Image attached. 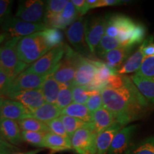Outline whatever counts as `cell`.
<instances>
[{
    "mask_svg": "<svg viewBox=\"0 0 154 154\" xmlns=\"http://www.w3.org/2000/svg\"><path fill=\"white\" fill-rule=\"evenodd\" d=\"M64 54L65 44L54 48L31 64L25 71L41 76H47L48 74L54 72L57 65L62 60Z\"/></svg>",
    "mask_w": 154,
    "mask_h": 154,
    "instance_id": "8992f818",
    "label": "cell"
},
{
    "mask_svg": "<svg viewBox=\"0 0 154 154\" xmlns=\"http://www.w3.org/2000/svg\"><path fill=\"white\" fill-rule=\"evenodd\" d=\"M47 134V133L44 132L22 131V137L23 141L30 145L35 147L43 148L44 140Z\"/></svg>",
    "mask_w": 154,
    "mask_h": 154,
    "instance_id": "836d02e7",
    "label": "cell"
},
{
    "mask_svg": "<svg viewBox=\"0 0 154 154\" xmlns=\"http://www.w3.org/2000/svg\"><path fill=\"white\" fill-rule=\"evenodd\" d=\"M42 151V149H35L32 150V151H29L28 152H25V153H14L13 154H37Z\"/></svg>",
    "mask_w": 154,
    "mask_h": 154,
    "instance_id": "bcb514c9",
    "label": "cell"
},
{
    "mask_svg": "<svg viewBox=\"0 0 154 154\" xmlns=\"http://www.w3.org/2000/svg\"><path fill=\"white\" fill-rule=\"evenodd\" d=\"M8 38V35H7L6 33H5V32H4V33L0 34V44L3 43V42L5 41L6 38Z\"/></svg>",
    "mask_w": 154,
    "mask_h": 154,
    "instance_id": "7dc6e473",
    "label": "cell"
},
{
    "mask_svg": "<svg viewBox=\"0 0 154 154\" xmlns=\"http://www.w3.org/2000/svg\"><path fill=\"white\" fill-rule=\"evenodd\" d=\"M103 106L114 115L116 123L125 127L138 120L147 111L149 102L140 94L129 76L120 88L106 86L101 89Z\"/></svg>",
    "mask_w": 154,
    "mask_h": 154,
    "instance_id": "6da1fadb",
    "label": "cell"
},
{
    "mask_svg": "<svg viewBox=\"0 0 154 154\" xmlns=\"http://www.w3.org/2000/svg\"><path fill=\"white\" fill-rule=\"evenodd\" d=\"M106 19L103 17H94L87 20L86 27V39L91 52H96L100 42L105 35Z\"/></svg>",
    "mask_w": 154,
    "mask_h": 154,
    "instance_id": "7c38bea8",
    "label": "cell"
},
{
    "mask_svg": "<svg viewBox=\"0 0 154 154\" xmlns=\"http://www.w3.org/2000/svg\"><path fill=\"white\" fill-rule=\"evenodd\" d=\"M86 19L79 17L67 29L66 36L68 42L72 44L77 53L83 57L91 59L93 54L90 51L86 39Z\"/></svg>",
    "mask_w": 154,
    "mask_h": 154,
    "instance_id": "52a82bcc",
    "label": "cell"
},
{
    "mask_svg": "<svg viewBox=\"0 0 154 154\" xmlns=\"http://www.w3.org/2000/svg\"><path fill=\"white\" fill-rule=\"evenodd\" d=\"M59 118L62 121L69 138H71V136L76 131L80 129V128H84V127L88 126V125L91 124V123L84 122V121L80 120L79 119L74 118V117H71L66 115H61Z\"/></svg>",
    "mask_w": 154,
    "mask_h": 154,
    "instance_id": "1f68e13d",
    "label": "cell"
},
{
    "mask_svg": "<svg viewBox=\"0 0 154 154\" xmlns=\"http://www.w3.org/2000/svg\"><path fill=\"white\" fill-rule=\"evenodd\" d=\"M49 50L42 32L21 38L17 46L19 59L28 65L35 62Z\"/></svg>",
    "mask_w": 154,
    "mask_h": 154,
    "instance_id": "3957f363",
    "label": "cell"
},
{
    "mask_svg": "<svg viewBox=\"0 0 154 154\" xmlns=\"http://www.w3.org/2000/svg\"><path fill=\"white\" fill-rule=\"evenodd\" d=\"M72 86L73 84H60L56 105L61 110L72 103Z\"/></svg>",
    "mask_w": 154,
    "mask_h": 154,
    "instance_id": "4dcf8cb0",
    "label": "cell"
},
{
    "mask_svg": "<svg viewBox=\"0 0 154 154\" xmlns=\"http://www.w3.org/2000/svg\"><path fill=\"white\" fill-rule=\"evenodd\" d=\"M13 3L11 0H0V26L11 17Z\"/></svg>",
    "mask_w": 154,
    "mask_h": 154,
    "instance_id": "f35d334b",
    "label": "cell"
},
{
    "mask_svg": "<svg viewBox=\"0 0 154 154\" xmlns=\"http://www.w3.org/2000/svg\"><path fill=\"white\" fill-rule=\"evenodd\" d=\"M82 56L68 44H65L64 56L54 72H52L53 77L59 84L74 85L76 67Z\"/></svg>",
    "mask_w": 154,
    "mask_h": 154,
    "instance_id": "5b68a950",
    "label": "cell"
},
{
    "mask_svg": "<svg viewBox=\"0 0 154 154\" xmlns=\"http://www.w3.org/2000/svg\"><path fill=\"white\" fill-rule=\"evenodd\" d=\"M60 84H59L53 77L52 73L46 76L41 88L46 103L56 104Z\"/></svg>",
    "mask_w": 154,
    "mask_h": 154,
    "instance_id": "d4e9b609",
    "label": "cell"
},
{
    "mask_svg": "<svg viewBox=\"0 0 154 154\" xmlns=\"http://www.w3.org/2000/svg\"><path fill=\"white\" fill-rule=\"evenodd\" d=\"M59 17H60V20L61 24H62L63 29H66L67 27L69 28L73 23L76 22L80 17L72 2L69 1L66 7L62 12L59 14Z\"/></svg>",
    "mask_w": 154,
    "mask_h": 154,
    "instance_id": "f546056e",
    "label": "cell"
},
{
    "mask_svg": "<svg viewBox=\"0 0 154 154\" xmlns=\"http://www.w3.org/2000/svg\"><path fill=\"white\" fill-rule=\"evenodd\" d=\"M149 41V38H147L143 41L141 45L140 46L137 51L127 59L124 64L119 69H117L116 72L119 75H124L131 74V73L137 72L139 70L142 63L145 59V55L143 53V49Z\"/></svg>",
    "mask_w": 154,
    "mask_h": 154,
    "instance_id": "d6986e66",
    "label": "cell"
},
{
    "mask_svg": "<svg viewBox=\"0 0 154 154\" xmlns=\"http://www.w3.org/2000/svg\"><path fill=\"white\" fill-rule=\"evenodd\" d=\"M96 73V66L93 59L82 56L77 65L74 85L86 87L91 84Z\"/></svg>",
    "mask_w": 154,
    "mask_h": 154,
    "instance_id": "5bb4252c",
    "label": "cell"
},
{
    "mask_svg": "<svg viewBox=\"0 0 154 154\" xmlns=\"http://www.w3.org/2000/svg\"><path fill=\"white\" fill-rule=\"evenodd\" d=\"M86 106L88 108L90 112L92 113L96 112V111H98L101 108L103 107V99H102L101 92L98 91L95 94H94L93 95L90 96L89 99L86 102Z\"/></svg>",
    "mask_w": 154,
    "mask_h": 154,
    "instance_id": "74e56055",
    "label": "cell"
},
{
    "mask_svg": "<svg viewBox=\"0 0 154 154\" xmlns=\"http://www.w3.org/2000/svg\"><path fill=\"white\" fill-rule=\"evenodd\" d=\"M137 126L129 125L122 128L116 134L107 154H123L130 147L131 140Z\"/></svg>",
    "mask_w": 154,
    "mask_h": 154,
    "instance_id": "9a60e30c",
    "label": "cell"
},
{
    "mask_svg": "<svg viewBox=\"0 0 154 154\" xmlns=\"http://www.w3.org/2000/svg\"><path fill=\"white\" fill-rule=\"evenodd\" d=\"M4 101H5V98L0 96V121L2 119V108Z\"/></svg>",
    "mask_w": 154,
    "mask_h": 154,
    "instance_id": "c3c4849f",
    "label": "cell"
},
{
    "mask_svg": "<svg viewBox=\"0 0 154 154\" xmlns=\"http://www.w3.org/2000/svg\"><path fill=\"white\" fill-rule=\"evenodd\" d=\"M46 76H41L24 71L11 81L10 85L2 96L6 97L9 94L20 91L40 88Z\"/></svg>",
    "mask_w": 154,
    "mask_h": 154,
    "instance_id": "8fae6325",
    "label": "cell"
},
{
    "mask_svg": "<svg viewBox=\"0 0 154 154\" xmlns=\"http://www.w3.org/2000/svg\"><path fill=\"white\" fill-rule=\"evenodd\" d=\"M126 154H154V136L146 138L130 146Z\"/></svg>",
    "mask_w": 154,
    "mask_h": 154,
    "instance_id": "83f0119b",
    "label": "cell"
},
{
    "mask_svg": "<svg viewBox=\"0 0 154 154\" xmlns=\"http://www.w3.org/2000/svg\"><path fill=\"white\" fill-rule=\"evenodd\" d=\"M125 2V1H120V0H99L97 5H96L95 8L99 7H108V6H115L122 5Z\"/></svg>",
    "mask_w": 154,
    "mask_h": 154,
    "instance_id": "ee69618b",
    "label": "cell"
},
{
    "mask_svg": "<svg viewBox=\"0 0 154 154\" xmlns=\"http://www.w3.org/2000/svg\"><path fill=\"white\" fill-rule=\"evenodd\" d=\"M22 131H33L49 133L50 130L45 123L29 116L24 118L17 121Z\"/></svg>",
    "mask_w": 154,
    "mask_h": 154,
    "instance_id": "4316f807",
    "label": "cell"
},
{
    "mask_svg": "<svg viewBox=\"0 0 154 154\" xmlns=\"http://www.w3.org/2000/svg\"><path fill=\"white\" fill-rule=\"evenodd\" d=\"M61 115H66L84 121L86 123H91L92 113L84 104L72 103L66 108L63 109Z\"/></svg>",
    "mask_w": 154,
    "mask_h": 154,
    "instance_id": "484cf974",
    "label": "cell"
},
{
    "mask_svg": "<svg viewBox=\"0 0 154 154\" xmlns=\"http://www.w3.org/2000/svg\"><path fill=\"white\" fill-rule=\"evenodd\" d=\"M20 38H11L0 46V69L11 81L29 66L21 61L17 54V46Z\"/></svg>",
    "mask_w": 154,
    "mask_h": 154,
    "instance_id": "277c9868",
    "label": "cell"
},
{
    "mask_svg": "<svg viewBox=\"0 0 154 154\" xmlns=\"http://www.w3.org/2000/svg\"><path fill=\"white\" fill-rule=\"evenodd\" d=\"M143 53L146 57L154 56V43L153 42V37H149V41L143 49Z\"/></svg>",
    "mask_w": 154,
    "mask_h": 154,
    "instance_id": "f6af8a7d",
    "label": "cell"
},
{
    "mask_svg": "<svg viewBox=\"0 0 154 154\" xmlns=\"http://www.w3.org/2000/svg\"><path fill=\"white\" fill-rule=\"evenodd\" d=\"M96 136L91 123L88 126L80 128L70 138L72 150L76 154H95Z\"/></svg>",
    "mask_w": 154,
    "mask_h": 154,
    "instance_id": "30bf717a",
    "label": "cell"
},
{
    "mask_svg": "<svg viewBox=\"0 0 154 154\" xmlns=\"http://www.w3.org/2000/svg\"><path fill=\"white\" fill-rule=\"evenodd\" d=\"M0 138L14 146L22 143V131L17 121L2 119L0 121Z\"/></svg>",
    "mask_w": 154,
    "mask_h": 154,
    "instance_id": "2e32d148",
    "label": "cell"
},
{
    "mask_svg": "<svg viewBox=\"0 0 154 154\" xmlns=\"http://www.w3.org/2000/svg\"><path fill=\"white\" fill-rule=\"evenodd\" d=\"M17 150L15 146L0 138V154H12Z\"/></svg>",
    "mask_w": 154,
    "mask_h": 154,
    "instance_id": "b9f144b4",
    "label": "cell"
},
{
    "mask_svg": "<svg viewBox=\"0 0 154 154\" xmlns=\"http://www.w3.org/2000/svg\"><path fill=\"white\" fill-rule=\"evenodd\" d=\"M98 91H88L83 86H72V96L74 103L86 104L88 99L91 96Z\"/></svg>",
    "mask_w": 154,
    "mask_h": 154,
    "instance_id": "e575fe53",
    "label": "cell"
},
{
    "mask_svg": "<svg viewBox=\"0 0 154 154\" xmlns=\"http://www.w3.org/2000/svg\"><path fill=\"white\" fill-rule=\"evenodd\" d=\"M1 27L11 38L24 37L36 32H41L47 28L44 23H30L13 16L2 24Z\"/></svg>",
    "mask_w": 154,
    "mask_h": 154,
    "instance_id": "ba28073f",
    "label": "cell"
},
{
    "mask_svg": "<svg viewBox=\"0 0 154 154\" xmlns=\"http://www.w3.org/2000/svg\"><path fill=\"white\" fill-rule=\"evenodd\" d=\"M47 125L49 127L50 132H52L54 134L63 136V137L69 138L62 121H61L59 117L49 121V122L47 123Z\"/></svg>",
    "mask_w": 154,
    "mask_h": 154,
    "instance_id": "ab89813d",
    "label": "cell"
},
{
    "mask_svg": "<svg viewBox=\"0 0 154 154\" xmlns=\"http://www.w3.org/2000/svg\"><path fill=\"white\" fill-rule=\"evenodd\" d=\"M118 29L117 39L123 47H133L142 44L146 36V27L143 24L134 22L124 14H116L109 17Z\"/></svg>",
    "mask_w": 154,
    "mask_h": 154,
    "instance_id": "7a4b0ae2",
    "label": "cell"
},
{
    "mask_svg": "<svg viewBox=\"0 0 154 154\" xmlns=\"http://www.w3.org/2000/svg\"><path fill=\"white\" fill-rule=\"evenodd\" d=\"M130 78L146 99L154 104V79L146 78L136 74Z\"/></svg>",
    "mask_w": 154,
    "mask_h": 154,
    "instance_id": "cb8c5ba5",
    "label": "cell"
},
{
    "mask_svg": "<svg viewBox=\"0 0 154 154\" xmlns=\"http://www.w3.org/2000/svg\"><path fill=\"white\" fill-rule=\"evenodd\" d=\"M42 33L50 49L60 47L64 44H63V34L60 29L47 28L42 31Z\"/></svg>",
    "mask_w": 154,
    "mask_h": 154,
    "instance_id": "f1b7e54d",
    "label": "cell"
},
{
    "mask_svg": "<svg viewBox=\"0 0 154 154\" xmlns=\"http://www.w3.org/2000/svg\"><path fill=\"white\" fill-rule=\"evenodd\" d=\"M6 97L9 99L19 102L30 112L41 107L46 103L41 88L15 92L9 94Z\"/></svg>",
    "mask_w": 154,
    "mask_h": 154,
    "instance_id": "4fadbf2b",
    "label": "cell"
},
{
    "mask_svg": "<svg viewBox=\"0 0 154 154\" xmlns=\"http://www.w3.org/2000/svg\"><path fill=\"white\" fill-rule=\"evenodd\" d=\"M72 3L76 7L77 11L80 17H82L87 13V7H86V0H72Z\"/></svg>",
    "mask_w": 154,
    "mask_h": 154,
    "instance_id": "7bdbcfd3",
    "label": "cell"
},
{
    "mask_svg": "<svg viewBox=\"0 0 154 154\" xmlns=\"http://www.w3.org/2000/svg\"><path fill=\"white\" fill-rule=\"evenodd\" d=\"M133 49V47L117 48L106 54L102 59L104 60V63L108 67L116 72L117 69L120 68L130 57V54L132 52Z\"/></svg>",
    "mask_w": 154,
    "mask_h": 154,
    "instance_id": "44dd1931",
    "label": "cell"
},
{
    "mask_svg": "<svg viewBox=\"0 0 154 154\" xmlns=\"http://www.w3.org/2000/svg\"><path fill=\"white\" fill-rule=\"evenodd\" d=\"M61 112L62 110L56 104L45 103L41 107L31 112V116L47 124L50 121L60 117Z\"/></svg>",
    "mask_w": 154,
    "mask_h": 154,
    "instance_id": "603a6c76",
    "label": "cell"
},
{
    "mask_svg": "<svg viewBox=\"0 0 154 154\" xmlns=\"http://www.w3.org/2000/svg\"><path fill=\"white\" fill-rule=\"evenodd\" d=\"M116 123L114 115L104 106L92 113L91 126L96 134H99Z\"/></svg>",
    "mask_w": 154,
    "mask_h": 154,
    "instance_id": "ffe728a7",
    "label": "cell"
},
{
    "mask_svg": "<svg viewBox=\"0 0 154 154\" xmlns=\"http://www.w3.org/2000/svg\"><path fill=\"white\" fill-rule=\"evenodd\" d=\"M31 116V112L18 101L5 99L2 108V119L18 121Z\"/></svg>",
    "mask_w": 154,
    "mask_h": 154,
    "instance_id": "e0dca14e",
    "label": "cell"
},
{
    "mask_svg": "<svg viewBox=\"0 0 154 154\" xmlns=\"http://www.w3.org/2000/svg\"><path fill=\"white\" fill-rule=\"evenodd\" d=\"M68 0H49L46 2L45 17L61 14L68 4Z\"/></svg>",
    "mask_w": 154,
    "mask_h": 154,
    "instance_id": "d590c367",
    "label": "cell"
},
{
    "mask_svg": "<svg viewBox=\"0 0 154 154\" xmlns=\"http://www.w3.org/2000/svg\"><path fill=\"white\" fill-rule=\"evenodd\" d=\"M124 128L121 124H114L97 134L96 140L95 154H107L116 134Z\"/></svg>",
    "mask_w": 154,
    "mask_h": 154,
    "instance_id": "ac0fdd59",
    "label": "cell"
},
{
    "mask_svg": "<svg viewBox=\"0 0 154 154\" xmlns=\"http://www.w3.org/2000/svg\"><path fill=\"white\" fill-rule=\"evenodd\" d=\"M11 82V79L2 69H0V96H2L5 94Z\"/></svg>",
    "mask_w": 154,
    "mask_h": 154,
    "instance_id": "60d3db41",
    "label": "cell"
},
{
    "mask_svg": "<svg viewBox=\"0 0 154 154\" xmlns=\"http://www.w3.org/2000/svg\"><path fill=\"white\" fill-rule=\"evenodd\" d=\"M136 74L146 78L154 79V56L145 57Z\"/></svg>",
    "mask_w": 154,
    "mask_h": 154,
    "instance_id": "8d00e7d4",
    "label": "cell"
},
{
    "mask_svg": "<svg viewBox=\"0 0 154 154\" xmlns=\"http://www.w3.org/2000/svg\"><path fill=\"white\" fill-rule=\"evenodd\" d=\"M43 148L49 149L54 152L72 150L70 138L63 137L52 132H49L46 134Z\"/></svg>",
    "mask_w": 154,
    "mask_h": 154,
    "instance_id": "7402d4cb",
    "label": "cell"
},
{
    "mask_svg": "<svg viewBox=\"0 0 154 154\" xmlns=\"http://www.w3.org/2000/svg\"><path fill=\"white\" fill-rule=\"evenodd\" d=\"M46 2L42 0H26L19 2L15 17L25 22L44 23L46 14Z\"/></svg>",
    "mask_w": 154,
    "mask_h": 154,
    "instance_id": "9c48e42d",
    "label": "cell"
},
{
    "mask_svg": "<svg viewBox=\"0 0 154 154\" xmlns=\"http://www.w3.org/2000/svg\"><path fill=\"white\" fill-rule=\"evenodd\" d=\"M119 47H121V44L116 38L111 37L105 34L96 48V52L99 57L103 58L106 54Z\"/></svg>",
    "mask_w": 154,
    "mask_h": 154,
    "instance_id": "d6a6232c",
    "label": "cell"
}]
</instances>
